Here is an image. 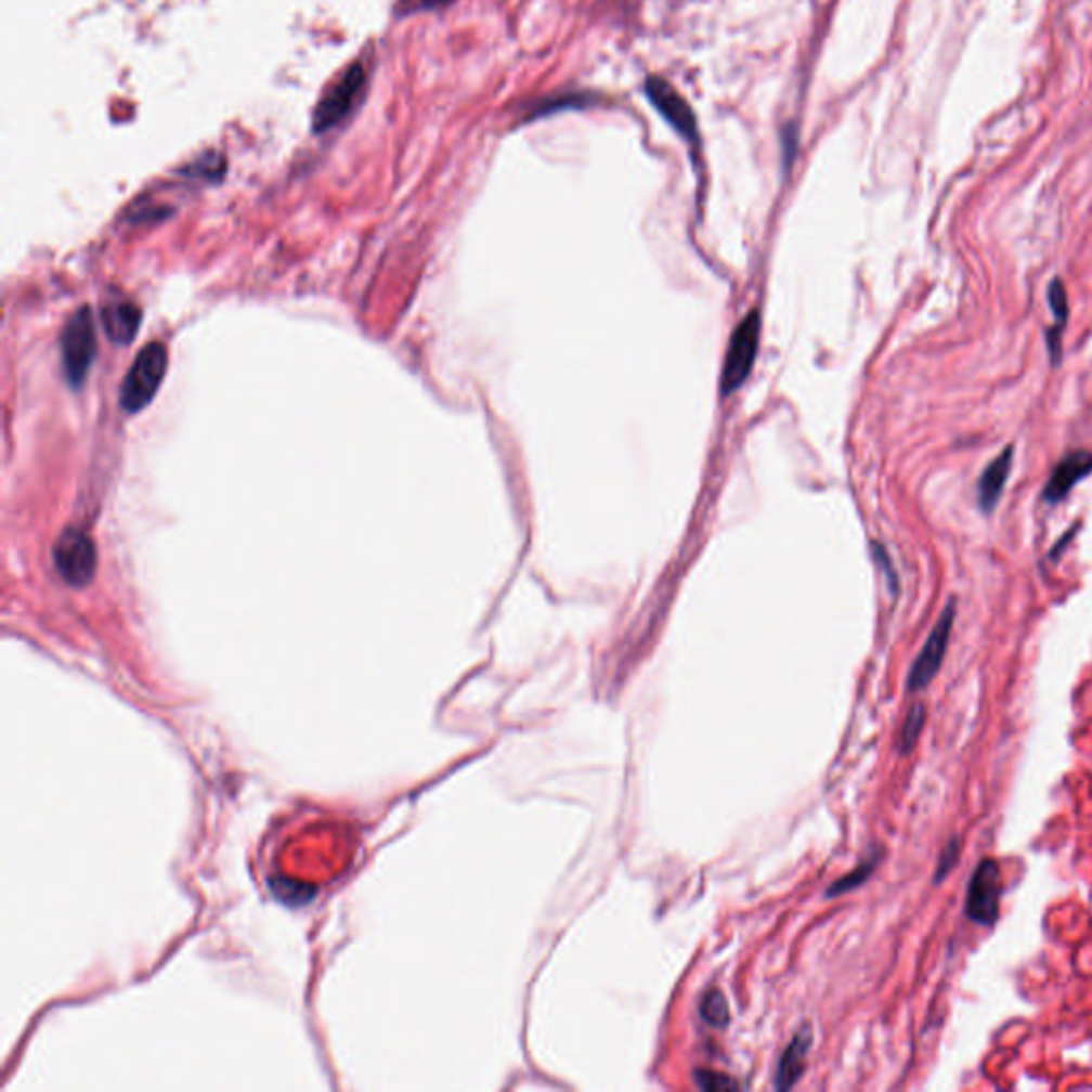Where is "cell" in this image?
Masks as SVG:
<instances>
[{"label": "cell", "mask_w": 1092, "mask_h": 1092, "mask_svg": "<svg viewBox=\"0 0 1092 1092\" xmlns=\"http://www.w3.org/2000/svg\"><path fill=\"white\" fill-rule=\"evenodd\" d=\"M367 86H369L367 65L361 58L350 63L323 90L312 114V131L316 135H323L341 127L365 99Z\"/></svg>", "instance_id": "obj_1"}, {"label": "cell", "mask_w": 1092, "mask_h": 1092, "mask_svg": "<svg viewBox=\"0 0 1092 1092\" xmlns=\"http://www.w3.org/2000/svg\"><path fill=\"white\" fill-rule=\"evenodd\" d=\"M167 361L169 356L162 343L154 341L141 348L122 385L120 393L122 408L127 412H139L154 400L167 374Z\"/></svg>", "instance_id": "obj_2"}, {"label": "cell", "mask_w": 1092, "mask_h": 1092, "mask_svg": "<svg viewBox=\"0 0 1092 1092\" xmlns=\"http://www.w3.org/2000/svg\"><path fill=\"white\" fill-rule=\"evenodd\" d=\"M63 367L70 387L79 389L90 372V365L96 356V329L94 318L88 308L77 310L65 327L63 334Z\"/></svg>", "instance_id": "obj_3"}, {"label": "cell", "mask_w": 1092, "mask_h": 1092, "mask_svg": "<svg viewBox=\"0 0 1092 1092\" xmlns=\"http://www.w3.org/2000/svg\"><path fill=\"white\" fill-rule=\"evenodd\" d=\"M759 327L762 318L757 310H751L750 314L737 325L726 361H724V372H722V393L730 395L734 393L748 378H750L755 356H757V346H759Z\"/></svg>", "instance_id": "obj_4"}, {"label": "cell", "mask_w": 1092, "mask_h": 1092, "mask_svg": "<svg viewBox=\"0 0 1092 1092\" xmlns=\"http://www.w3.org/2000/svg\"><path fill=\"white\" fill-rule=\"evenodd\" d=\"M1001 869L997 860L984 858L971 882L966 892V902H964V913L971 922L979 926H992L999 920V902H1001Z\"/></svg>", "instance_id": "obj_5"}, {"label": "cell", "mask_w": 1092, "mask_h": 1092, "mask_svg": "<svg viewBox=\"0 0 1092 1092\" xmlns=\"http://www.w3.org/2000/svg\"><path fill=\"white\" fill-rule=\"evenodd\" d=\"M954 621L955 600H950L948 607L944 609V613L939 616V621L935 623L931 636L926 638V645L922 647L920 655L915 658L911 671H909V677H907V689L909 691H922L937 677V673H939V668L944 664V658L948 653V645H950Z\"/></svg>", "instance_id": "obj_6"}, {"label": "cell", "mask_w": 1092, "mask_h": 1092, "mask_svg": "<svg viewBox=\"0 0 1092 1092\" xmlns=\"http://www.w3.org/2000/svg\"><path fill=\"white\" fill-rule=\"evenodd\" d=\"M54 563L68 585L86 587L96 572L94 543L77 528L65 530L54 545Z\"/></svg>", "instance_id": "obj_7"}, {"label": "cell", "mask_w": 1092, "mask_h": 1092, "mask_svg": "<svg viewBox=\"0 0 1092 1092\" xmlns=\"http://www.w3.org/2000/svg\"><path fill=\"white\" fill-rule=\"evenodd\" d=\"M645 92L653 107L668 120V125L693 147H700L698 120L689 103L660 75H651L645 83Z\"/></svg>", "instance_id": "obj_8"}, {"label": "cell", "mask_w": 1092, "mask_h": 1092, "mask_svg": "<svg viewBox=\"0 0 1092 1092\" xmlns=\"http://www.w3.org/2000/svg\"><path fill=\"white\" fill-rule=\"evenodd\" d=\"M1092 474V451H1071L1067 453L1054 468L1052 477L1048 478L1041 499L1050 506L1061 504L1078 482Z\"/></svg>", "instance_id": "obj_9"}, {"label": "cell", "mask_w": 1092, "mask_h": 1092, "mask_svg": "<svg viewBox=\"0 0 1092 1092\" xmlns=\"http://www.w3.org/2000/svg\"><path fill=\"white\" fill-rule=\"evenodd\" d=\"M1012 468H1014V444H1007L988 466L986 470L981 472V477L977 480V504H979V510L984 515H992L1001 495H1003V489H1005V482L1007 478L1012 474Z\"/></svg>", "instance_id": "obj_10"}, {"label": "cell", "mask_w": 1092, "mask_h": 1092, "mask_svg": "<svg viewBox=\"0 0 1092 1092\" xmlns=\"http://www.w3.org/2000/svg\"><path fill=\"white\" fill-rule=\"evenodd\" d=\"M141 325V312L127 297H112L103 306V327L118 343H129Z\"/></svg>", "instance_id": "obj_11"}, {"label": "cell", "mask_w": 1092, "mask_h": 1092, "mask_svg": "<svg viewBox=\"0 0 1092 1092\" xmlns=\"http://www.w3.org/2000/svg\"><path fill=\"white\" fill-rule=\"evenodd\" d=\"M811 1041H814V1030L809 1026H803L794 1035V1039L785 1048V1052L781 1054L779 1069H777V1089L779 1091H788L801 1080L805 1065H807V1054H809Z\"/></svg>", "instance_id": "obj_12"}, {"label": "cell", "mask_w": 1092, "mask_h": 1092, "mask_svg": "<svg viewBox=\"0 0 1092 1092\" xmlns=\"http://www.w3.org/2000/svg\"><path fill=\"white\" fill-rule=\"evenodd\" d=\"M924 722H926V708L924 704L915 702L907 717H905V724L900 728V734H898V751L900 753H909L913 750V745L918 743L920 734H922V728H924Z\"/></svg>", "instance_id": "obj_13"}, {"label": "cell", "mask_w": 1092, "mask_h": 1092, "mask_svg": "<svg viewBox=\"0 0 1092 1092\" xmlns=\"http://www.w3.org/2000/svg\"><path fill=\"white\" fill-rule=\"evenodd\" d=\"M700 1016L702 1020L715 1028H722L730 1023V1012L726 997L719 990H708L700 1003Z\"/></svg>", "instance_id": "obj_14"}, {"label": "cell", "mask_w": 1092, "mask_h": 1092, "mask_svg": "<svg viewBox=\"0 0 1092 1092\" xmlns=\"http://www.w3.org/2000/svg\"><path fill=\"white\" fill-rule=\"evenodd\" d=\"M880 860H882V854H873L869 860H864L862 864H858L849 875H845L838 882H834L832 887L828 889V896H838V894H845V892H849L854 887L862 886L873 875V871L880 864Z\"/></svg>", "instance_id": "obj_15"}, {"label": "cell", "mask_w": 1092, "mask_h": 1092, "mask_svg": "<svg viewBox=\"0 0 1092 1092\" xmlns=\"http://www.w3.org/2000/svg\"><path fill=\"white\" fill-rule=\"evenodd\" d=\"M1048 303H1050V310L1056 318V325L1065 329V325L1069 321V301H1067L1065 284L1058 277H1054L1048 286Z\"/></svg>", "instance_id": "obj_16"}, {"label": "cell", "mask_w": 1092, "mask_h": 1092, "mask_svg": "<svg viewBox=\"0 0 1092 1092\" xmlns=\"http://www.w3.org/2000/svg\"><path fill=\"white\" fill-rule=\"evenodd\" d=\"M696 1084L702 1089V1091H737L739 1084L734 1080H730L728 1076L724 1074H717V1071H708V1069H698L696 1071Z\"/></svg>", "instance_id": "obj_17"}, {"label": "cell", "mask_w": 1092, "mask_h": 1092, "mask_svg": "<svg viewBox=\"0 0 1092 1092\" xmlns=\"http://www.w3.org/2000/svg\"><path fill=\"white\" fill-rule=\"evenodd\" d=\"M455 0H398L395 2V15L398 17H408L416 13H427V11H438L442 6H448Z\"/></svg>", "instance_id": "obj_18"}, {"label": "cell", "mask_w": 1092, "mask_h": 1092, "mask_svg": "<svg viewBox=\"0 0 1092 1092\" xmlns=\"http://www.w3.org/2000/svg\"><path fill=\"white\" fill-rule=\"evenodd\" d=\"M958 858H960V838H958V836H952V838L948 841V845L944 847V851L939 854V864H937V873H935V884L944 882V880L950 875V871L954 869Z\"/></svg>", "instance_id": "obj_19"}, {"label": "cell", "mask_w": 1092, "mask_h": 1092, "mask_svg": "<svg viewBox=\"0 0 1092 1092\" xmlns=\"http://www.w3.org/2000/svg\"><path fill=\"white\" fill-rule=\"evenodd\" d=\"M873 550H875V559H877V561L882 563V568L886 570L887 581H889V589L896 594V592H898V576H896L894 566H892V561H889V557H887L886 548L880 545V543H875V545H873Z\"/></svg>", "instance_id": "obj_20"}, {"label": "cell", "mask_w": 1092, "mask_h": 1092, "mask_svg": "<svg viewBox=\"0 0 1092 1092\" xmlns=\"http://www.w3.org/2000/svg\"><path fill=\"white\" fill-rule=\"evenodd\" d=\"M1074 532H1076V528H1074V530H1071V532H1067V534H1065V536H1063V541H1061V545H1056V546H1054V548H1052V550H1050V559H1056V557H1058V555H1061V552H1063V548H1065V546H1067V545H1069V543H1071V534H1074Z\"/></svg>", "instance_id": "obj_21"}]
</instances>
